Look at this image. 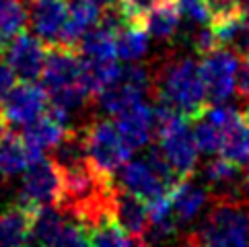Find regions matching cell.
Wrapping results in <instances>:
<instances>
[{"label": "cell", "mask_w": 249, "mask_h": 247, "mask_svg": "<svg viewBox=\"0 0 249 247\" xmlns=\"http://www.w3.org/2000/svg\"><path fill=\"white\" fill-rule=\"evenodd\" d=\"M245 8H249V0H247V6H245Z\"/></svg>", "instance_id": "37"}, {"label": "cell", "mask_w": 249, "mask_h": 247, "mask_svg": "<svg viewBox=\"0 0 249 247\" xmlns=\"http://www.w3.org/2000/svg\"><path fill=\"white\" fill-rule=\"evenodd\" d=\"M113 220L122 227V231L136 245H144L148 231V206L134 194L118 188L113 183V204H111Z\"/></svg>", "instance_id": "13"}, {"label": "cell", "mask_w": 249, "mask_h": 247, "mask_svg": "<svg viewBox=\"0 0 249 247\" xmlns=\"http://www.w3.org/2000/svg\"><path fill=\"white\" fill-rule=\"evenodd\" d=\"M93 2L101 8V11H105V8H109V6H113L118 0H93Z\"/></svg>", "instance_id": "34"}, {"label": "cell", "mask_w": 249, "mask_h": 247, "mask_svg": "<svg viewBox=\"0 0 249 247\" xmlns=\"http://www.w3.org/2000/svg\"><path fill=\"white\" fill-rule=\"evenodd\" d=\"M27 27V0H0V50Z\"/></svg>", "instance_id": "25"}, {"label": "cell", "mask_w": 249, "mask_h": 247, "mask_svg": "<svg viewBox=\"0 0 249 247\" xmlns=\"http://www.w3.org/2000/svg\"><path fill=\"white\" fill-rule=\"evenodd\" d=\"M21 175L23 181L17 204H21L27 210H35L39 206H50L58 202L62 175L50 157L41 155L39 159H33Z\"/></svg>", "instance_id": "6"}, {"label": "cell", "mask_w": 249, "mask_h": 247, "mask_svg": "<svg viewBox=\"0 0 249 247\" xmlns=\"http://www.w3.org/2000/svg\"><path fill=\"white\" fill-rule=\"evenodd\" d=\"M241 54L235 48L218 46L210 50L208 54L200 56V76L206 89V101L208 105H220L227 103L235 95V74Z\"/></svg>", "instance_id": "5"}, {"label": "cell", "mask_w": 249, "mask_h": 247, "mask_svg": "<svg viewBox=\"0 0 249 247\" xmlns=\"http://www.w3.org/2000/svg\"><path fill=\"white\" fill-rule=\"evenodd\" d=\"M235 95L241 97V101L249 99V56H241L235 74Z\"/></svg>", "instance_id": "30"}, {"label": "cell", "mask_w": 249, "mask_h": 247, "mask_svg": "<svg viewBox=\"0 0 249 247\" xmlns=\"http://www.w3.org/2000/svg\"><path fill=\"white\" fill-rule=\"evenodd\" d=\"M50 99L46 89L35 81L15 83L0 101V116L8 128H23L48 109Z\"/></svg>", "instance_id": "7"}, {"label": "cell", "mask_w": 249, "mask_h": 247, "mask_svg": "<svg viewBox=\"0 0 249 247\" xmlns=\"http://www.w3.org/2000/svg\"><path fill=\"white\" fill-rule=\"evenodd\" d=\"M29 163L31 157L23 138L13 134V132H6L0 138V175L2 177H17L25 171V167Z\"/></svg>", "instance_id": "24"}, {"label": "cell", "mask_w": 249, "mask_h": 247, "mask_svg": "<svg viewBox=\"0 0 249 247\" xmlns=\"http://www.w3.org/2000/svg\"><path fill=\"white\" fill-rule=\"evenodd\" d=\"M83 128L87 157L91 167L103 177L113 179V173L130 159V148L122 140L113 120L93 116Z\"/></svg>", "instance_id": "3"}, {"label": "cell", "mask_w": 249, "mask_h": 247, "mask_svg": "<svg viewBox=\"0 0 249 247\" xmlns=\"http://www.w3.org/2000/svg\"><path fill=\"white\" fill-rule=\"evenodd\" d=\"M210 192L202 181H194L192 177L179 179L171 190H169V206L175 218L177 227L190 225L196 220L202 210L210 204Z\"/></svg>", "instance_id": "14"}, {"label": "cell", "mask_w": 249, "mask_h": 247, "mask_svg": "<svg viewBox=\"0 0 249 247\" xmlns=\"http://www.w3.org/2000/svg\"><path fill=\"white\" fill-rule=\"evenodd\" d=\"M241 171L243 167L229 161L227 157L210 155L202 167V183L210 192V198H243Z\"/></svg>", "instance_id": "15"}, {"label": "cell", "mask_w": 249, "mask_h": 247, "mask_svg": "<svg viewBox=\"0 0 249 247\" xmlns=\"http://www.w3.org/2000/svg\"><path fill=\"white\" fill-rule=\"evenodd\" d=\"M241 196L249 202V163L245 165V171H241Z\"/></svg>", "instance_id": "33"}, {"label": "cell", "mask_w": 249, "mask_h": 247, "mask_svg": "<svg viewBox=\"0 0 249 247\" xmlns=\"http://www.w3.org/2000/svg\"><path fill=\"white\" fill-rule=\"evenodd\" d=\"M241 116H243V120L247 122V126H249V99H247V101H243V107H241Z\"/></svg>", "instance_id": "35"}, {"label": "cell", "mask_w": 249, "mask_h": 247, "mask_svg": "<svg viewBox=\"0 0 249 247\" xmlns=\"http://www.w3.org/2000/svg\"><path fill=\"white\" fill-rule=\"evenodd\" d=\"M212 206L198 229L188 233L190 245H249V202L243 198H212Z\"/></svg>", "instance_id": "2"}, {"label": "cell", "mask_w": 249, "mask_h": 247, "mask_svg": "<svg viewBox=\"0 0 249 247\" xmlns=\"http://www.w3.org/2000/svg\"><path fill=\"white\" fill-rule=\"evenodd\" d=\"M6 132H8V126H6V122H4V118H2V116H0V138H2V136L6 134Z\"/></svg>", "instance_id": "36"}, {"label": "cell", "mask_w": 249, "mask_h": 247, "mask_svg": "<svg viewBox=\"0 0 249 247\" xmlns=\"http://www.w3.org/2000/svg\"><path fill=\"white\" fill-rule=\"evenodd\" d=\"M113 124L130 151H142L155 136V111L146 99L134 101L118 111L113 116Z\"/></svg>", "instance_id": "11"}, {"label": "cell", "mask_w": 249, "mask_h": 247, "mask_svg": "<svg viewBox=\"0 0 249 247\" xmlns=\"http://www.w3.org/2000/svg\"><path fill=\"white\" fill-rule=\"evenodd\" d=\"M31 214L33 210L13 204L0 212V247L31 243Z\"/></svg>", "instance_id": "21"}, {"label": "cell", "mask_w": 249, "mask_h": 247, "mask_svg": "<svg viewBox=\"0 0 249 247\" xmlns=\"http://www.w3.org/2000/svg\"><path fill=\"white\" fill-rule=\"evenodd\" d=\"M113 177H115L113 183L118 185V188L134 194L140 200H144L146 204L165 198L169 190H171V185L150 167V163L144 157L128 159V161L113 173Z\"/></svg>", "instance_id": "10"}, {"label": "cell", "mask_w": 249, "mask_h": 247, "mask_svg": "<svg viewBox=\"0 0 249 247\" xmlns=\"http://www.w3.org/2000/svg\"><path fill=\"white\" fill-rule=\"evenodd\" d=\"M83 60H113L115 58V33L105 25L97 23L74 46Z\"/></svg>", "instance_id": "23"}, {"label": "cell", "mask_w": 249, "mask_h": 247, "mask_svg": "<svg viewBox=\"0 0 249 247\" xmlns=\"http://www.w3.org/2000/svg\"><path fill=\"white\" fill-rule=\"evenodd\" d=\"M68 130L70 128H66L50 109H46L39 118L29 122L27 126H23L21 138H23L25 146H27L31 161L33 159H39L41 155H46L48 151H52Z\"/></svg>", "instance_id": "16"}, {"label": "cell", "mask_w": 249, "mask_h": 247, "mask_svg": "<svg viewBox=\"0 0 249 247\" xmlns=\"http://www.w3.org/2000/svg\"><path fill=\"white\" fill-rule=\"evenodd\" d=\"M179 17L185 21L188 27L192 25H206L212 19V11L208 0H175Z\"/></svg>", "instance_id": "28"}, {"label": "cell", "mask_w": 249, "mask_h": 247, "mask_svg": "<svg viewBox=\"0 0 249 247\" xmlns=\"http://www.w3.org/2000/svg\"><path fill=\"white\" fill-rule=\"evenodd\" d=\"M87 245H101V247H124V245H136L132 241V237H128L122 231V227L115 220H107L101 223L99 227H95L89 231Z\"/></svg>", "instance_id": "27"}, {"label": "cell", "mask_w": 249, "mask_h": 247, "mask_svg": "<svg viewBox=\"0 0 249 247\" xmlns=\"http://www.w3.org/2000/svg\"><path fill=\"white\" fill-rule=\"evenodd\" d=\"M190 130H192L194 144L202 157L216 155L220 151V128L216 124H212L204 116H198L190 120Z\"/></svg>", "instance_id": "26"}, {"label": "cell", "mask_w": 249, "mask_h": 247, "mask_svg": "<svg viewBox=\"0 0 249 247\" xmlns=\"http://www.w3.org/2000/svg\"><path fill=\"white\" fill-rule=\"evenodd\" d=\"M148 33L142 23H126L115 31V58L122 62H140L148 52Z\"/></svg>", "instance_id": "22"}, {"label": "cell", "mask_w": 249, "mask_h": 247, "mask_svg": "<svg viewBox=\"0 0 249 247\" xmlns=\"http://www.w3.org/2000/svg\"><path fill=\"white\" fill-rule=\"evenodd\" d=\"M153 4L155 0H118L115 2V6L120 8V13L126 17L128 23H140Z\"/></svg>", "instance_id": "29"}, {"label": "cell", "mask_w": 249, "mask_h": 247, "mask_svg": "<svg viewBox=\"0 0 249 247\" xmlns=\"http://www.w3.org/2000/svg\"><path fill=\"white\" fill-rule=\"evenodd\" d=\"M218 153L239 167H245L249 163V126L243 120L241 111L233 109L229 120L220 126Z\"/></svg>", "instance_id": "18"}, {"label": "cell", "mask_w": 249, "mask_h": 247, "mask_svg": "<svg viewBox=\"0 0 249 247\" xmlns=\"http://www.w3.org/2000/svg\"><path fill=\"white\" fill-rule=\"evenodd\" d=\"M0 54L4 56V62L19 81H37L46 62L48 46L37 35L23 29L4 43Z\"/></svg>", "instance_id": "9"}, {"label": "cell", "mask_w": 249, "mask_h": 247, "mask_svg": "<svg viewBox=\"0 0 249 247\" xmlns=\"http://www.w3.org/2000/svg\"><path fill=\"white\" fill-rule=\"evenodd\" d=\"M52 161L60 169V173L83 169V167L91 165L87 157V146H85V134L83 128H70L60 142L52 148Z\"/></svg>", "instance_id": "20"}, {"label": "cell", "mask_w": 249, "mask_h": 247, "mask_svg": "<svg viewBox=\"0 0 249 247\" xmlns=\"http://www.w3.org/2000/svg\"><path fill=\"white\" fill-rule=\"evenodd\" d=\"M17 83V76L13 74V70L8 68V64L4 60H0V101H2V97L8 93V89Z\"/></svg>", "instance_id": "32"}, {"label": "cell", "mask_w": 249, "mask_h": 247, "mask_svg": "<svg viewBox=\"0 0 249 247\" xmlns=\"http://www.w3.org/2000/svg\"><path fill=\"white\" fill-rule=\"evenodd\" d=\"M101 19V8L93 0H68V17L56 46L74 48L83 35Z\"/></svg>", "instance_id": "17"}, {"label": "cell", "mask_w": 249, "mask_h": 247, "mask_svg": "<svg viewBox=\"0 0 249 247\" xmlns=\"http://www.w3.org/2000/svg\"><path fill=\"white\" fill-rule=\"evenodd\" d=\"M39 78L48 97L74 89V87H83V62L78 52L68 46H50Z\"/></svg>", "instance_id": "8"}, {"label": "cell", "mask_w": 249, "mask_h": 247, "mask_svg": "<svg viewBox=\"0 0 249 247\" xmlns=\"http://www.w3.org/2000/svg\"><path fill=\"white\" fill-rule=\"evenodd\" d=\"M68 17V0H27V23L31 33L46 43L56 46Z\"/></svg>", "instance_id": "12"}, {"label": "cell", "mask_w": 249, "mask_h": 247, "mask_svg": "<svg viewBox=\"0 0 249 247\" xmlns=\"http://www.w3.org/2000/svg\"><path fill=\"white\" fill-rule=\"evenodd\" d=\"M208 6H210L212 15L237 13V11H243L247 6V0H208Z\"/></svg>", "instance_id": "31"}, {"label": "cell", "mask_w": 249, "mask_h": 247, "mask_svg": "<svg viewBox=\"0 0 249 247\" xmlns=\"http://www.w3.org/2000/svg\"><path fill=\"white\" fill-rule=\"evenodd\" d=\"M89 229L56 204L39 206L31 214V243L39 245H87Z\"/></svg>", "instance_id": "4"}, {"label": "cell", "mask_w": 249, "mask_h": 247, "mask_svg": "<svg viewBox=\"0 0 249 247\" xmlns=\"http://www.w3.org/2000/svg\"><path fill=\"white\" fill-rule=\"evenodd\" d=\"M140 23L148 33V37L167 43L179 31L181 17L179 11H177L175 0H155V4L146 11Z\"/></svg>", "instance_id": "19"}, {"label": "cell", "mask_w": 249, "mask_h": 247, "mask_svg": "<svg viewBox=\"0 0 249 247\" xmlns=\"http://www.w3.org/2000/svg\"><path fill=\"white\" fill-rule=\"evenodd\" d=\"M153 97L185 118H198L208 105L198 58L169 52L150 64Z\"/></svg>", "instance_id": "1"}]
</instances>
